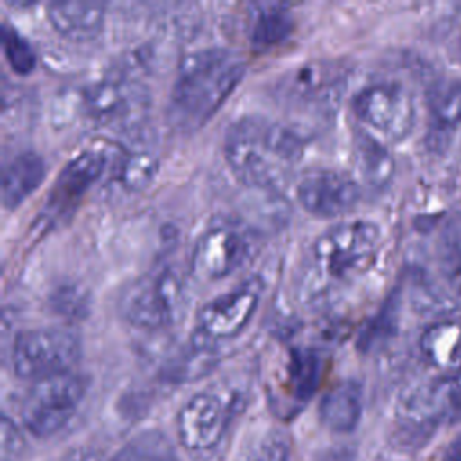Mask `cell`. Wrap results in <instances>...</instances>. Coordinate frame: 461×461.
Returning <instances> with one entry per match:
<instances>
[{
    "instance_id": "cell-1",
    "label": "cell",
    "mask_w": 461,
    "mask_h": 461,
    "mask_svg": "<svg viewBox=\"0 0 461 461\" xmlns=\"http://www.w3.org/2000/svg\"><path fill=\"white\" fill-rule=\"evenodd\" d=\"M225 160L245 187L277 193L294 176L304 155L303 135L261 115L234 121L223 140Z\"/></svg>"
},
{
    "instance_id": "cell-2",
    "label": "cell",
    "mask_w": 461,
    "mask_h": 461,
    "mask_svg": "<svg viewBox=\"0 0 461 461\" xmlns=\"http://www.w3.org/2000/svg\"><path fill=\"white\" fill-rule=\"evenodd\" d=\"M245 65L221 47L198 49L182 58L173 81L167 119L182 131L202 128L236 90Z\"/></svg>"
},
{
    "instance_id": "cell-3",
    "label": "cell",
    "mask_w": 461,
    "mask_h": 461,
    "mask_svg": "<svg viewBox=\"0 0 461 461\" xmlns=\"http://www.w3.org/2000/svg\"><path fill=\"white\" fill-rule=\"evenodd\" d=\"M382 230L369 220H344L315 238L308 254L303 285L310 299L328 295L339 285L349 283L376 258Z\"/></svg>"
},
{
    "instance_id": "cell-4",
    "label": "cell",
    "mask_w": 461,
    "mask_h": 461,
    "mask_svg": "<svg viewBox=\"0 0 461 461\" xmlns=\"http://www.w3.org/2000/svg\"><path fill=\"white\" fill-rule=\"evenodd\" d=\"M461 418V375H439L411 389L396 409V438L403 447H420L438 427Z\"/></svg>"
},
{
    "instance_id": "cell-5",
    "label": "cell",
    "mask_w": 461,
    "mask_h": 461,
    "mask_svg": "<svg viewBox=\"0 0 461 461\" xmlns=\"http://www.w3.org/2000/svg\"><path fill=\"white\" fill-rule=\"evenodd\" d=\"M185 308V283L173 267H160L135 279L119 303L128 324L146 331H158L178 322Z\"/></svg>"
},
{
    "instance_id": "cell-6",
    "label": "cell",
    "mask_w": 461,
    "mask_h": 461,
    "mask_svg": "<svg viewBox=\"0 0 461 461\" xmlns=\"http://www.w3.org/2000/svg\"><path fill=\"white\" fill-rule=\"evenodd\" d=\"M348 83V72L339 63L319 61L286 74L277 86L288 113L303 122H321L333 117Z\"/></svg>"
},
{
    "instance_id": "cell-7",
    "label": "cell",
    "mask_w": 461,
    "mask_h": 461,
    "mask_svg": "<svg viewBox=\"0 0 461 461\" xmlns=\"http://www.w3.org/2000/svg\"><path fill=\"white\" fill-rule=\"evenodd\" d=\"M86 387V378L74 371L32 382L20 405L23 429L40 439L52 438L72 420Z\"/></svg>"
},
{
    "instance_id": "cell-8",
    "label": "cell",
    "mask_w": 461,
    "mask_h": 461,
    "mask_svg": "<svg viewBox=\"0 0 461 461\" xmlns=\"http://www.w3.org/2000/svg\"><path fill=\"white\" fill-rule=\"evenodd\" d=\"M83 353L81 339L68 328L22 330L11 346V364L16 376L41 380L72 371Z\"/></svg>"
},
{
    "instance_id": "cell-9",
    "label": "cell",
    "mask_w": 461,
    "mask_h": 461,
    "mask_svg": "<svg viewBox=\"0 0 461 461\" xmlns=\"http://www.w3.org/2000/svg\"><path fill=\"white\" fill-rule=\"evenodd\" d=\"M360 128L387 142L405 140L416 122L414 97L396 81H376L360 88L351 101Z\"/></svg>"
},
{
    "instance_id": "cell-10",
    "label": "cell",
    "mask_w": 461,
    "mask_h": 461,
    "mask_svg": "<svg viewBox=\"0 0 461 461\" xmlns=\"http://www.w3.org/2000/svg\"><path fill=\"white\" fill-rule=\"evenodd\" d=\"M263 295V279L249 277L236 288L209 299L196 313L193 340L218 348L238 337L252 321Z\"/></svg>"
},
{
    "instance_id": "cell-11",
    "label": "cell",
    "mask_w": 461,
    "mask_h": 461,
    "mask_svg": "<svg viewBox=\"0 0 461 461\" xmlns=\"http://www.w3.org/2000/svg\"><path fill=\"white\" fill-rule=\"evenodd\" d=\"M85 113L101 126L130 128L139 124L149 106L146 85L126 76H108L83 90Z\"/></svg>"
},
{
    "instance_id": "cell-12",
    "label": "cell",
    "mask_w": 461,
    "mask_h": 461,
    "mask_svg": "<svg viewBox=\"0 0 461 461\" xmlns=\"http://www.w3.org/2000/svg\"><path fill=\"white\" fill-rule=\"evenodd\" d=\"M232 403L216 391L193 394L176 414V434L191 452L212 450L230 423Z\"/></svg>"
},
{
    "instance_id": "cell-13",
    "label": "cell",
    "mask_w": 461,
    "mask_h": 461,
    "mask_svg": "<svg viewBox=\"0 0 461 461\" xmlns=\"http://www.w3.org/2000/svg\"><path fill=\"white\" fill-rule=\"evenodd\" d=\"M250 254L252 241L245 230L232 225H216L198 238L191 268L203 281H218L240 270Z\"/></svg>"
},
{
    "instance_id": "cell-14",
    "label": "cell",
    "mask_w": 461,
    "mask_h": 461,
    "mask_svg": "<svg viewBox=\"0 0 461 461\" xmlns=\"http://www.w3.org/2000/svg\"><path fill=\"white\" fill-rule=\"evenodd\" d=\"M299 205L315 218H339L351 212L360 198L358 182L337 169H315L295 185Z\"/></svg>"
},
{
    "instance_id": "cell-15",
    "label": "cell",
    "mask_w": 461,
    "mask_h": 461,
    "mask_svg": "<svg viewBox=\"0 0 461 461\" xmlns=\"http://www.w3.org/2000/svg\"><path fill=\"white\" fill-rule=\"evenodd\" d=\"M110 164L108 155L103 149L88 148L77 153L59 173L49 196V205L54 214L68 212L81 202L85 193L95 185L106 173Z\"/></svg>"
},
{
    "instance_id": "cell-16",
    "label": "cell",
    "mask_w": 461,
    "mask_h": 461,
    "mask_svg": "<svg viewBox=\"0 0 461 461\" xmlns=\"http://www.w3.org/2000/svg\"><path fill=\"white\" fill-rule=\"evenodd\" d=\"M106 4L101 2H52L47 20L52 29L72 41H90L104 27Z\"/></svg>"
},
{
    "instance_id": "cell-17",
    "label": "cell",
    "mask_w": 461,
    "mask_h": 461,
    "mask_svg": "<svg viewBox=\"0 0 461 461\" xmlns=\"http://www.w3.org/2000/svg\"><path fill=\"white\" fill-rule=\"evenodd\" d=\"M364 393L357 380L335 384L319 403L321 423L337 434L353 432L362 418Z\"/></svg>"
},
{
    "instance_id": "cell-18",
    "label": "cell",
    "mask_w": 461,
    "mask_h": 461,
    "mask_svg": "<svg viewBox=\"0 0 461 461\" xmlns=\"http://www.w3.org/2000/svg\"><path fill=\"white\" fill-rule=\"evenodd\" d=\"M420 349L441 375H461V321L443 319L427 326L420 337Z\"/></svg>"
},
{
    "instance_id": "cell-19",
    "label": "cell",
    "mask_w": 461,
    "mask_h": 461,
    "mask_svg": "<svg viewBox=\"0 0 461 461\" xmlns=\"http://www.w3.org/2000/svg\"><path fill=\"white\" fill-rule=\"evenodd\" d=\"M45 160L34 151H22L13 157L2 175V203L16 209L29 198L45 178Z\"/></svg>"
},
{
    "instance_id": "cell-20",
    "label": "cell",
    "mask_w": 461,
    "mask_h": 461,
    "mask_svg": "<svg viewBox=\"0 0 461 461\" xmlns=\"http://www.w3.org/2000/svg\"><path fill=\"white\" fill-rule=\"evenodd\" d=\"M218 364V349L202 346L193 339L176 351L164 357L158 376L167 384H189L207 376Z\"/></svg>"
},
{
    "instance_id": "cell-21",
    "label": "cell",
    "mask_w": 461,
    "mask_h": 461,
    "mask_svg": "<svg viewBox=\"0 0 461 461\" xmlns=\"http://www.w3.org/2000/svg\"><path fill=\"white\" fill-rule=\"evenodd\" d=\"M353 157L362 182L373 189L385 187L394 175V158L387 144L358 128L353 137Z\"/></svg>"
},
{
    "instance_id": "cell-22",
    "label": "cell",
    "mask_w": 461,
    "mask_h": 461,
    "mask_svg": "<svg viewBox=\"0 0 461 461\" xmlns=\"http://www.w3.org/2000/svg\"><path fill=\"white\" fill-rule=\"evenodd\" d=\"M294 29V18L283 4H261L250 14L249 41L258 52L272 50L285 43Z\"/></svg>"
},
{
    "instance_id": "cell-23",
    "label": "cell",
    "mask_w": 461,
    "mask_h": 461,
    "mask_svg": "<svg viewBox=\"0 0 461 461\" xmlns=\"http://www.w3.org/2000/svg\"><path fill=\"white\" fill-rule=\"evenodd\" d=\"M432 130L452 131L461 124V79L447 77L434 83L427 94Z\"/></svg>"
},
{
    "instance_id": "cell-24",
    "label": "cell",
    "mask_w": 461,
    "mask_h": 461,
    "mask_svg": "<svg viewBox=\"0 0 461 461\" xmlns=\"http://www.w3.org/2000/svg\"><path fill=\"white\" fill-rule=\"evenodd\" d=\"M158 173V157L148 149L122 151L115 164V176L128 191L146 189Z\"/></svg>"
},
{
    "instance_id": "cell-25",
    "label": "cell",
    "mask_w": 461,
    "mask_h": 461,
    "mask_svg": "<svg viewBox=\"0 0 461 461\" xmlns=\"http://www.w3.org/2000/svg\"><path fill=\"white\" fill-rule=\"evenodd\" d=\"M322 364L313 349H294L288 364V382L292 396L299 402H306L319 387Z\"/></svg>"
},
{
    "instance_id": "cell-26",
    "label": "cell",
    "mask_w": 461,
    "mask_h": 461,
    "mask_svg": "<svg viewBox=\"0 0 461 461\" xmlns=\"http://www.w3.org/2000/svg\"><path fill=\"white\" fill-rule=\"evenodd\" d=\"M110 461H178V457L162 434L149 432L135 438Z\"/></svg>"
},
{
    "instance_id": "cell-27",
    "label": "cell",
    "mask_w": 461,
    "mask_h": 461,
    "mask_svg": "<svg viewBox=\"0 0 461 461\" xmlns=\"http://www.w3.org/2000/svg\"><path fill=\"white\" fill-rule=\"evenodd\" d=\"M2 47H4V56L9 63V67L20 74H31L32 68L36 67V54L31 47V43L13 27L4 25L2 29Z\"/></svg>"
},
{
    "instance_id": "cell-28",
    "label": "cell",
    "mask_w": 461,
    "mask_h": 461,
    "mask_svg": "<svg viewBox=\"0 0 461 461\" xmlns=\"http://www.w3.org/2000/svg\"><path fill=\"white\" fill-rule=\"evenodd\" d=\"M88 294L77 285H61L50 295V306L56 313L68 319H85L88 313Z\"/></svg>"
},
{
    "instance_id": "cell-29",
    "label": "cell",
    "mask_w": 461,
    "mask_h": 461,
    "mask_svg": "<svg viewBox=\"0 0 461 461\" xmlns=\"http://www.w3.org/2000/svg\"><path fill=\"white\" fill-rule=\"evenodd\" d=\"M27 448V441L20 427L7 416L0 423V461H20Z\"/></svg>"
},
{
    "instance_id": "cell-30",
    "label": "cell",
    "mask_w": 461,
    "mask_h": 461,
    "mask_svg": "<svg viewBox=\"0 0 461 461\" xmlns=\"http://www.w3.org/2000/svg\"><path fill=\"white\" fill-rule=\"evenodd\" d=\"M252 461H290V448L285 438L272 436L261 443Z\"/></svg>"
},
{
    "instance_id": "cell-31",
    "label": "cell",
    "mask_w": 461,
    "mask_h": 461,
    "mask_svg": "<svg viewBox=\"0 0 461 461\" xmlns=\"http://www.w3.org/2000/svg\"><path fill=\"white\" fill-rule=\"evenodd\" d=\"M61 461H101V459H99V456L95 452L81 448V450L68 452Z\"/></svg>"
},
{
    "instance_id": "cell-32",
    "label": "cell",
    "mask_w": 461,
    "mask_h": 461,
    "mask_svg": "<svg viewBox=\"0 0 461 461\" xmlns=\"http://www.w3.org/2000/svg\"><path fill=\"white\" fill-rule=\"evenodd\" d=\"M443 461H461V434L445 448Z\"/></svg>"
},
{
    "instance_id": "cell-33",
    "label": "cell",
    "mask_w": 461,
    "mask_h": 461,
    "mask_svg": "<svg viewBox=\"0 0 461 461\" xmlns=\"http://www.w3.org/2000/svg\"><path fill=\"white\" fill-rule=\"evenodd\" d=\"M457 47H459V56H461V31H459V38H457Z\"/></svg>"
}]
</instances>
